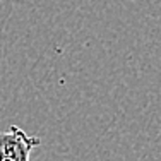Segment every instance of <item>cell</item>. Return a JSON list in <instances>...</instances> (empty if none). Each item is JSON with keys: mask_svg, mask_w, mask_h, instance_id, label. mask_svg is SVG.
<instances>
[{"mask_svg": "<svg viewBox=\"0 0 161 161\" xmlns=\"http://www.w3.org/2000/svg\"><path fill=\"white\" fill-rule=\"evenodd\" d=\"M41 144V139L29 136L17 125L0 132V161H29L31 151Z\"/></svg>", "mask_w": 161, "mask_h": 161, "instance_id": "obj_1", "label": "cell"}]
</instances>
